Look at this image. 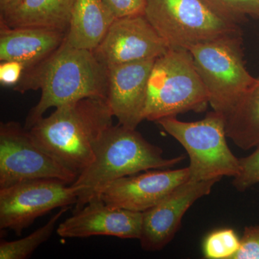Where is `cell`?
Masks as SVG:
<instances>
[{"label": "cell", "instance_id": "cell-24", "mask_svg": "<svg viewBox=\"0 0 259 259\" xmlns=\"http://www.w3.org/2000/svg\"><path fill=\"white\" fill-rule=\"evenodd\" d=\"M116 18L144 15L146 0H103Z\"/></svg>", "mask_w": 259, "mask_h": 259}, {"label": "cell", "instance_id": "cell-19", "mask_svg": "<svg viewBox=\"0 0 259 259\" xmlns=\"http://www.w3.org/2000/svg\"><path fill=\"white\" fill-rule=\"evenodd\" d=\"M70 207H62L50 218L44 226L32 232L28 236L16 241L2 240L0 243V258L26 259L35 250L47 241L52 236L56 224L61 218L69 210Z\"/></svg>", "mask_w": 259, "mask_h": 259}, {"label": "cell", "instance_id": "cell-5", "mask_svg": "<svg viewBox=\"0 0 259 259\" xmlns=\"http://www.w3.org/2000/svg\"><path fill=\"white\" fill-rule=\"evenodd\" d=\"M156 123L185 148L190 160V180H221L223 177H236L239 173V158L227 144L223 114L213 110L196 122L168 117Z\"/></svg>", "mask_w": 259, "mask_h": 259}, {"label": "cell", "instance_id": "cell-17", "mask_svg": "<svg viewBox=\"0 0 259 259\" xmlns=\"http://www.w3.org/2000/svg\"><path fill=\"white\" fill-rule=\"evenodd\" d=\"M75 0H23L0 15V24L9 28H40L67 32Z\"/></svg>", "mask_w": 259, "mask_h": 259}, {"label": "cell", "instance_id": "cell-10", "mask_svg": "<svg viewBox=\"0 0 259 259\" xmlns=\"http://www.w3.org/2000/svg\"><path fill=\"white\" fill-rule=\"evenodd\" d=\"M169 48L144 15L116 18L94 51L107 67L156 59Z\"/></svg>", "mask_w": 259, "mask_h": 259}, {"label": "cell", "instance_id": "cell-7", "mask_svg": "<svg viewBox=\"0 0 259 259\" xmlns=\"http://www.w3.org/2000/svg\"><path fill=\"white\" fill-rule=\"evenodd\" d=\"M189 51L208 93L209 105L226 115L255 79L245 67L241 35L199 44Z\"/></svg>", "mask_w": 259, "mask_h": 259}, {"label": "cell", "instance_id": "cell-8", "mask_svg": "<svg viewBox=\"0 0 259 259\" xmlns=\"http://www.w3.org/2000/svg\"><path fill=\"white\" fill-rule=\"evenodd\" d=\"M77 177V174L40 148L25 126L16 122H1L0 188L35 180L73 184Z\"/></svg>", "mask_w": 259, "mask_h": 259}, {"label": "cell", "instance_id": "cell-13", "mask_svg": "<svg viewBox=\"0 0 259 259\" xmlns=\"http://www.w3.org/2000/svg\"><path fill=\"white\" fill-rule=\"evenodd\" d=\"M142 223L143 212L112 207L98 197L74 211L59 225L56 233L66 238L107 236L139 240Z\"/></svg>", "mask_w": 259, "mask_h": 259}, {"label": "cell", "instance_id": "cell-14", "mask_svg": "<svg viewBox=\"0 0 259 259\" xmlns=\"http://www.w3.org/2000/svg\"><path fill=\"white\" fill-rule=\"evenodd\" d=\"M155 60L107 67L106 102L120 125L136 129L144 120L148 79Z\"/></svg>", "mask_w": 259, "mask_h": 259}, {"label": "cell", "instance_id": "cell-2", "mask_svg": "<svg viewBox=\"0 0 259 259\" xmlns=\"http://www.w3.org/2000/svg\"><path fill=\"white\" fill-rule=\"evenodd\" d=\"M113 117L106 100L86 98L56 107L29 131L40 148L79 175L93 162Z\"/></svg>", "mask_w": 259, "mask_h": 259}, {"label": "cell", "instance_id": "cell-26", "mask_svg": "<svg viewBox=\"0 0 259 259\" xmlns=\"http://www.w3.org/2000/svg\"><path fill=\"white\" fill-rule=\"evenodd\" d=\"M23 0H0V15L14 9Z\"/></svg>", "mask_w": 259, "mask_h": 259}, {"label": "cell", "instance_id": "cell-6", "mask_svg": "<svg viewBox=\"0 0 259 259\" xmlns=\"http://www.w3.org/2000/svg\"><path fill=\"white\" fill-rule=\"evenodd\" d=\"M144 15L169 49H189L199 44L241 35L202 0H146Z\"/></svg>", "mask_w": 259, "mask_h": 259}, {"label": "cell", "instance_id": "cell-1", "mask_svg": "<svg viewBox=\"0 0 259 259\" xmlns=\"http://www.w3.org/2000/svg\"><path fill=\"white\" fill-rule=\"evenodd\" d=\"M107 87V67L95 52L71 47L64 40L45 60L25 70L13 90L20 93L41 92L25 121L29 130L51 107L86 98L106 100Z\"/></svg>", "mask_w": 259, "mask_h": 259}, {"label": "cell", "instance_id": "cell-3", "mask_svg": "<svg viewBox=\"0 0 259 259\" xmlns=\"http://www.w3.org/2000/svg\"><path fill=\"white\" fill-rule=\"evenodd\" d=\"M185 158H164L161 148L146 141L136 129L112 125L99 141L93 162L73 183L81 188L74 211L98 198L114 181L141 171L171 168Z\"/></svg>", "mask_w": 259, "mask_h": 259}, {"label": "cell", "instance_id": "cell-22", "mask_svg": "<svg viewBox=\"0 0 259 259\" xmlns=\"http://www.w3.org/2000/svg\"><path fill=\"white\" fill-rule=\"evenodd\" d=\"M240 171L233 184L239 192H245L259 183V146L251 154L239 158Z\"/></svg>", "mask_w": 259, "mask_h": 259}, {"label": "cell", "instance_id": "cell-16", "mask_svg": "<svg viewBox=\"0 0 259 259\" xmlns=\"http://www.w3.org/2000/svg\"><path fill=\"white\" fill-rule=\"evenodd\" d=\"M115 19L103 0H75L65 42L71 47L94 51Z\"/></svg>", "mask_w": 259, "mask_h": 259}, {"label": "cell", "instance_id": "cell-18", "mask_svg": "<svg viewBox=\"0 0 259 259\" xmlns=\"http://www.w3.org/2000/svg\"><path fill=\"white\" fill-rule=\"evenodd\" d=\"M227 137L243 150L259 146V77L225 115Z\"/></svg>", "mask_w": 259, "mask_h": 259}, {"label": "cell", "instance_id": "cell-4", "mask_svg": "<svg viewBox=\"0 0 259 259\" xmlns=\"http://www.w3.org/2000/svg\"><path fill=\"white\" fill-rule=\"evenodd\" d=\"M208 104V93L190 51L169 49L155 60L148 79L144 120L156 122L184 112H203Z\"/></svg>", "mask_w": 259, "mask_h": 259}, {"label": "cell", "instance_id": "cell-20", "mask_svg": "<svg viewBox=\"0 0 259 259\" xmlns=\"http://www.w3.org/2000/svg\"><path fill=\"white\" fill-rule=\"evenodd\" d=\"M214 14L239 25L248 18L259 20V0H202Z\"/></svg>", "mask_w": 259, "mask_h": 259}, {"label": "cell", "instance_id": "cell-12", "mask_svg": "<svg viewBox=\"0 0 259 259\" xmlns=\"http://www.w3.org/2000/svg\"><path fill=\"white\" fill-rule=\"evenodd\" d=\"M188 180V167L176 170H148L141 175L136 174L114 181L99 197L112 207L144 212Z\"/></svg>", "mask_w": 259, "mask_h": 259}, {"label": "cell", "instance_id": "cell-11", "mask_svg": "<svg viewBox=\"0 0 259 259\" xmlns=\"http://www.w3.org/2000/svg\"><path fill=\"white\" fill-rule=\"evenodd\" d=\"M221 180H188L143 212L139 239L143 249L146 251L163 249L173 240L186 212L196 201L210 194L213 186Z\"/></svg>", "mask_w": 259, "mask_h": 259}, {"label": "cell", "instance_id": "cell-15", "mask_svg": "<svg viewBox=\"0 0 259 259\" xmlns=\"http://www.w3.org/2000/svg\"><path fill=\"white\" fill-rule=\"evenodd\" d=\"M66 32L40 28H12L0 24V61L33 67L62 45Z\"/></svg>", "mask_w": 259, "mask_h": 259}, {"label": "cell", "instance_id": "cell-9", "mask_svg": "<svg viewBox=\"0 0 259 259\" xmlns=\"http://www.w3.org/2000/svg\"><path fill=\"white\" fill-rule=\"evenodd\" d=\"M66 185L59 180H35L0 188V229L19 236L37 218L76 204L81 187Z\"/></svg>", "mask_w": 259, "mask_h": 259}, {"label": "cell", "instance_id": "cell-23", "mask_svg": "<svg viewBox=\"0 0 259 259\" xmlns=\"http://www.w3.org/2000/svg\"><path fill=\"white\" fill-rule=\"evenodd\" d=\"M232 259H259V226L245 227L239 249Z\"/></svg>", "mask_w": 259, "mask_h": 259}, {"label": "cell", "instance_id": "cell-25", "mask_svg": "<svg viewBox=\"0 0 259 259\" xmlns=\"http://www.w3.org/2000/svg\"><path fill=\"white\" fill-rule=\"evenodd\" d=\"M25 68L16 61H3L0 64V83L5 87L14 88L21 79Z\"/></svg>", "mask_w": 259, "mask_h": 259}, {"label": "cell", "instance_id": "cell-21", "mask_svg": "<svg viewBox=\"0 0 259 259\" xmlns=\"http://www.w3.org/2000/svg\"><path fill=\"white\" fill-rule=\"evenodd\" d=\"M241 238L230 228L218 230L205 238L203 245L204 257L209 259H232L239 249Z\"/></svg>", "mask_w": 259, "mask_h": 259}]
</instances>
